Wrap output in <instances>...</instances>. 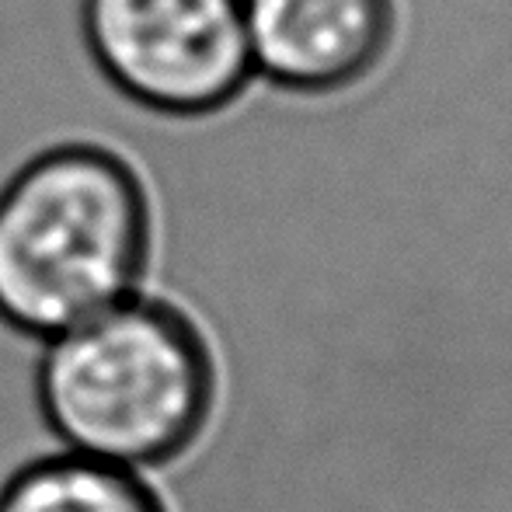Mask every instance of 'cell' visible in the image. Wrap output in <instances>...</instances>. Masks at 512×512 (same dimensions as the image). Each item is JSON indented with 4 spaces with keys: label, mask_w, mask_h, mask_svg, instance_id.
<instances>
[{
    "label": "cell",
    "mask_w": 512,
    "mask_h": 512,
    "mask_svg": "<svg viewBox=\"0 0 512 512\" xmlns=\"http://www.w3.org/2000/svg\"><path fill=\"white\" fill-rule=\"evenodd\" d=\"M154 206L126 154L67 140L0 185V324L46 338L140 293Z\"/></svg>",
    "instance_id": "6da1fadb"
},
{
    "label": "cell",
    "mask_w": 512,
    "mask_h": 512,
    "mask_svg": "<svg viewBox=\"0 0 512 512\" xmlns=\"http://www.w3.org/2000/svg\"><path fill=\"white\" fill-rule=\"evenodd\" d=\"M216 363L185 310L157 297L119 300L46 338L35 405L49 436L77 457L147 474L203 436Z\"/></svg>",
    "instance_id": "7a4b0ae2"
},
{
    "label": "cell",
    "mask_w": 512,
    "mask_h": 512,
    "mask_svg": "<svg viewBox=\"0 0 512 512\" xmlns=\"http://www.w3.org/2000/svg\"><path fill=\"white\" fill-rule=\"evenodd\" d=\"M81 39L102 81L164 119H206L244 95V0H81Z\"/></svg>",
    "instance_id": "3957f363"
},
{
    "label": "cell",
    "mask_w": 512,
    "mask_h": 512,
    "mask_svg": "<svg viewBox=\"0 0 512 512\" xmlns=\"http://www.w3.org/2000/svg\"><path fill=\"white\" fill-rule=\"evenodd\" d=\"M251 70L300 95L356 84L394 35V0H244Z\"/></svg>",
    "instance_id": "277c9868"
},
{
    "label": "cell",
    "mask_w": 512,
    "mask_h": 512,
    "mask_svg": "<svg viewBox=\"0 0 512 512\" xmlns=\"http://www.w3.org/2000/svg\"><path fill=\"white\" fill-rule=\"evenodd\" d=\"M0 512H168L136 471L53 453L21 464L0 485Z\"/></svg>",
    "instance_id": "5b68a950"
}]
</instances>
